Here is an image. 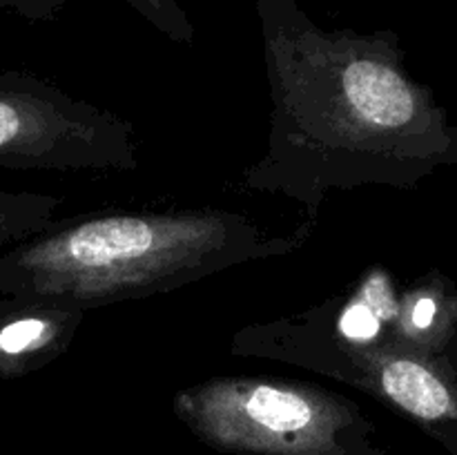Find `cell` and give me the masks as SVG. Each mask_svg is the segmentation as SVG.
<instances>
[{
	"mask_svg": "<svg viewBox=\"0 0 457 455\" xmlns=\"http://www.w3.org/2000/svg\"><path fill=\"white\" fill-rule=\"evenodd\" d=\"M270 92L263 154L244 187L317 223L333 192L415 190L457 163V125L406 65L391 29L317 25L297 0H254Z\"/></svg>",
	"mask_w": 457,
	"mask_h": 455,
	"instance_id": "cell-1",
	"label": "cell"
},
{
	"mask_svg": "<svg viewBox=\"0 0 457 455\" xmlns=\"http://www.w3.org/2000/svg\"><path fill=\"white\" fill-rule=\"evenodd\" d=\"M317 223L275 230L232 208L98 210L58 217L0 250V297L76 310L147 299L228 268L297 252Z\"/></svg>",
	"mask_w": 457,
	"mask_h": 455,
	"instance_id": "cell-2",
	"label": "cell"
},
{
	"mask_svg": "<svg viewBox=\"0 0 457 455\" xmlns=\"http://www.w3.org/2000/svg\"><path fill=\"white\" fill-rule=\"evenodd\" d=\"M172 410L226 455H386L361 406L315 382L217 375L181 388Z\"/></svg>",
	"mask_w": 457,
	"mask_h": 455,
	"instance_id": "cell-3",
	"label": "cell"
},
{
	"mask_svg": "<svg viewBox=\"0 0 457 455\" xmlns=\"http://www.w3.org/2000/svg\"><path fill=\"white\" fill-rule=\"evenodd\" d=\"M302 366L366 393L457 455V330L428 346L400 328L395 310L366 308L308 335Z\"/></svg>",
	"mask_w": 457,
	"mask_h": 455,
	"instance_id": "cell-4",
	"label": "cell"
},
{
	"mask_svg": "<svg viewBox=\"0 0 457 455\" xmlns=\"http://www.w3.org/2000/svg\"><path fill=\"white\" fill-rule=\"evenodd\" d=\"M141 165L137 129L47 79L0 71V168L114 177Z\"/></svg>",
	"mask_w": 457,
	"mask_h": 455,
	"instance_id": "cell-5",
	"label": "cell"
},
{
	"mask_svg": "<svg viewBox=\"0 0 457 455\" xmlns=\"http://www.w3.org/2000/svg\"><path fill=\"white\" fill-rule=\"evenodd\" d=\"M87 312L34 297H0V379L34 375L67 352Z\"/></svg>",
	"mask_w": 457,
	"mask_h": 455,
	"instance_id": "cell-6",
	"label": "cell"
},
{
	"mask_svg": "<svg viewBox=\"0 0 457 455\" xmlns=\"http://www.w3.org/2000/svg\"><path fill=\"white\" fill-rule=\"evenodd\" d=\"M61 196L47 192L0 190V250L38 235L61 214Z\"/></svg>",
	"mask_w": 457,
	"mask_h": 455,
	"instance_id": "cell-7",
	"label": "cell"
},
{
	"mask_svg": "<svg viewBox=\"0 0 457 455\" xmlns=\"http://www.w3.org/2000/svg\"><path fill=\"white\" fill-rule=\"evenodd\" d=\"M125 3L174 43L190 45L195 40V25L179 0H125Z\"/></svg>",
	"mask_w": 457,
	"mask_h": 455,
	"instance_id": "cell-8",
	"label": "cell"
}]
</instances>
